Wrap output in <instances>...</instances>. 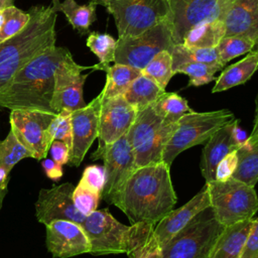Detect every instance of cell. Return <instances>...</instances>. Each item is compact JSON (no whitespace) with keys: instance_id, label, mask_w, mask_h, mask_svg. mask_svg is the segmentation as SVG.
Segmentation results:
<instances>
[{"instance_id":"obj_1","label":"cell","mask_w":258,"mask_h":258,"mask_svg":"<svg viewBox=\"0 0 258 258\" xmlns=\"http://www.w3.org/2000/svg\"><path fill=\"white\" fill-rule=\"evenodd\" d=\"M72 53L53 46L24 64L0 90V108L52 112L54 76L61 62Z\"/></svg>"},{"instance_id":"obj_2","label":"cell","mask_w":258,"mask_h":258,"mask_svg":"<svg viewBox=\"0 0 258 258\" xmlns=\"http://www.w3.org/2000/svg\"><path fill=\"white\" fill-rule=\"evenodd\" d=\"M177 201L170 167L163 161L135 169L123 190L120 210L131 224L156 225Z\"/></svg>"},{"instance_id":"obj_3","label":"cell","mask_w":258,"mask_h":258,"mask_svg":"<svg viewBox=\"0 0 258 258\" xmlns=\"http://www.w3.org/2000/svg\"><path fill=\"white\" fill-rule=\"evenodd\" d=\"M30 19L16 35L0 42V90L37 54L55 46L56 12L51 6H33Z\"/></svg>"},{"instance_id":"obj_4","label":"cell","mask_w":258,"mask_h":258,"mask_svg":"<svg viewBox=\"0 0 258 258\" xmlns=\"http://www.w3.org/2000/svg\"><path fill=\"white\" fill-rule=\"evenodd\" d=\"M151 224L126 226L117 221L107 209L96 210L86 216L82 227L90 242V254H128Z\"/></svg>"},{"instance_id":"obj_5","label":"cell","mask_w":258,"mask_h":258,"mask_svg":"<svg viewBox=\"0 0 258 258\" xmlns=\"http://www.w3.org/2000/svg\"><path fill=\"white\" fill-rule=\"evenodd\" d=\"M176 123L164 120L153 105L137 112L127 133L136 168L162 161L164 148L175 130Z\"/></svg>"},{"instance_id":"obj_6","label":"cell","mask_w":258,"mask_h":258,"mask_svg":"<svg viewBox=\"0 0 258 258\" xmlns=\"http://www.w3.org/2000/svg\"><path fill=\"white\" fill-rule=\"evenodd\" d=\"M210 207L218 222L224 227L254 219L258 211V196L255 186L231 176L225 180L206 182Z\"/></svg>"},{"instance_id":"obj_7","label":"cell","mask_w":258,"mask_h":258,"mask_svg":"<svg viewBox=\"0 0 258 258\" xmlns=\"http://www.w3.org/2000/svg\"><path fill=\"white\" fill-rule=\"evenodd\" d=\"M235 119L228 109L210 112H189L176 123L162 155V161L170 167L175 157L182 151L199 144L206 143L216 131Z\"/></svg>"},{"instance_id":"obj_8","label":"cell","mask_w":258,"mask_h":258,"mask_svg":"<svg viewBox=\"0 0 258 258\" xmlns=\"http://www.w3.org/2000/svg\"><path fill=\"white\" fill-rule=\"evenodd\" d=\"M223 229L209 207L161 247L162 258H209Z\"/></svg>"},{"instance_id":"obj_9","label":"cell","mask_w":258,"mask_h":258,"mask_svg":"<svg viewBox=\"0 0 258 258\" xmlns=\"http://www.w3.org/2000/svg\"><path fill=\"white\" fill-rule=\"evenodd\" d=\"M104 6L114 17L118 38L133 37L168 20L165 0H90Z\"/></svg>"},{"instance_id":"obj_10","label":"cell","mask_w":258,"mask_h":258,"mask_svg":"<svg viewBox=\"0 0 258 258\" xmlns=\"http://www.w3.org/2000/svg\"><path fill=\"white\" fill-rule=\"evenodd\" d=\"M173 44L168 22L163 21L139 35L118 38L114 62L141 71L158 52L170 50Z\"/></svg>"},{"instance_id":"obj_11","label":"cell","mask_w":258,"mask_h":258,"mask_svg":"<svg viewBox=\"0 0 258 258\" xmlns=\"http://www.w3.org/2000/svg\"><path fill=\"white\" fill-rule=\"evenodd\" d=\"M104 161L105 185L102 199L115 207H121L126 182L136 169L135 157L127 134L107 146L99 156Z\"/></svg>"},{"instance_id":"obj_12","label":"cell","mask_w":258,"mask_h":258,"mask_svg":"<svg viewBox=\"0 0 258 258\" xmlns=\"http://www.w3.org/2000/svg\"><path fill=\"white\" fill-rule=\"evenodd\" d=\"M55 115L56 113L39 110H11L10 112L11 131L36 160L47 156L52 142L48 128Z\"/></svg>"},{"instance_id":"obj_13","label":"cell","mask_w":258,"mask_h":258,"mask_svg":"<svg viewBox=\"0 0 258 258\" xmlns=\"http://www.w3.org/2000/svg\"><path fill=\"white\" fill-rule=\"evenodd\" d=\"M88 69L96 70V64L83 67L74 60L73 55L61 62L54 76V88L50 104L54 113L73 112L87 105L83 97V89L89 74L82 73Z\"/></svg>"},{"instance_id":"obj_14","label":"cell","mask_w":258,"mask_h":258,"mask_svg":"<svg viewBox=\"0 0 258 258\" xmlns=\"http://www.w3.org/2000/svg\"><path fill=\"white\" fill-rule=\"evenodd\" d=\"M137 112L123 96L102 99L99 118V145L91 155L93 160L99 159L100 154L107 146L128 133Z\"/></svg>"},{"instance_id":"obj_15","label":"cell","mask_w":258,"mask_h":258,"mask_svg":"<svg viewBox=\"0 0 258 258\" xmlns=\"http://www.w3.org/2000/svg\"><path fill=\"white\" fill-rule=\"evenodd\" d=\"M168 25L174 44L182 42L185 32L194 25L219 18L226 0H165Z\"/></svg>"},{"instance_id":"obj_16","label":"cell","mask_w":258,"mask_h":258,"mask_svg":"<svg viewBox=\"0 0 258 258\" xmlns=\"http://www.w3.org/2000/svg\"><path fill=\"white\" fill-rule=\"evenodd\" d=\"M102 98L100 94L85 107L71 113L72 147L69 163L79 166L99 135V118Z\"/></svg>"},{"instance_id":"obj_17","label":"cell","mask_w":258,"mask_h":258,"mask_svg":"<svg viewBox=\"0 0 258 258\" xmlns=\"http://www.w3.org/2000/svg\"><path fill=\"white\" fill-rule=\"evenodd\" d=\"M74 189L75 185L72 182L40 189L35 203V215L38 222L46 225L55 220H68L82 225L86 216L74 205Z\"/></svg>"},{"instance_id":"obj_18","label":"cell","mask_w":258,"mask_h":258,"mask_svg":"<svg viewBox=\"0 0 258 258\" xmlns=\"http://www.w3.org/2000/svg\"><path fill=\"white\" fill-rule=\"evenodd\" d=\"M46 248L53 258H70L90 253L89 239L80 224L55 220L45 225Z\"/></svg>"},{"instance_id":"obj_19","label":"cell","mask_w":258,"mask_h":258,"mask_svg":"<svg viewBox=\"0 0 258 258\" xmlns=\"http://www.w3.org/2000/svg\"><path fill=\"white\" fill-rule=\"evenodd\" d=\"M219 19L224 23L225 36L258 39V0H226Z\"/></svg>"},{"instance_id":"obj_20","label":"cell","mask_w":258,"mask_h":258,"mask_svg":"<svg viewBox=\"0 0 258 258\" xmlns=\"http://www.w3.org/2000/svg\"><path fill=\"white\" fill-rule=\"evenodd\" d=\"M210 207V196L205 186L185 205L172 210L164 216L153 229L154 237L160 247L166 244L176 233L185 227L200 212Z\"/></svg>"},{"instance_id":"obj_21","label":"cell","mask_w":258,"mask_h":258,"mask_svg":"<svg viewBox=\"0 0 258 258\" xmlns=\"http://www.w3.org/2000/svg\"><path fill=\"white\" fill-rule=\"evenodd\" d=\"M239 123L238 119L227 123L214 133V135L206 142L203 149L200 168L206 182L215 179L216 167L218 163L229 153L237 150L240 145L236 142L233 131Z\"/></svg>"},{"instance_id":"obj_22","label":"cell","mask_w":258,"mask_h":258,"mask_svg":"<svg viewBox=\"0 0 258 258\" xmlns=\"http://www.w3.org/2000/svg\"><path fill=\"white\" fill-rule=\"evenodd\" d=\"M253 222L254 219H250L224 227L209 258H240Z\"/></svg>"},{"instance_id":"obj_23","label":"cell","mask_w":258,"mask_h":258,"mask_svg":"<svg viewBox=\"0 0 258 258\" xmlns=\"http://www.w3.org/2000/svg\"><path fill=\"white\" fill-rule=\"evenodd\" d=\"M258 70V52L251 50L241 60L229 66L217 78L212 93H219L243 85Z\"/></svg>"},{"instance_id":"obj_24","label":"cell","mask_w":258,"mask_h":258,"mask_svg":"<svg viewBox=\"0 0 258 258\" xmlns=\"http://www.w3.org/2000/svg\"><path fill=\"white\" fill-rule=\"evenodd\" d=\"M225 36V26L221 19H211L200 22L189 28L181 44L189 48H214L217 47Z\"/></svg>"},{"instance_id":"obj_25","label":"cell","mask_w":258,"mask_h":258,"mask_svg":"<svg viewBox=\"0 0 258 258\" xmlns=\"http://www.w3.org/2000/svg\"><path fill=\"white\" fill-rule=\"evenodd\" d=\"M164 93L165 90L141 74L130 84L123 97L137 111H140L153 105Z\"/></svg>"},{"instance_id":"obj_26","label":"cell","mask_w":258,"mask_h":258,"mask_svg":"<svg viewBox=\"0 0 258 258\" xmlns=\"http://www.w3.org/2000/svg\"><path fill=\"white\" fill-rule=\"evenodd\" d=\"M106 83L100 95L102 99L123 96L130 84L141 75V71L132 67L115 63L106 70Z\"/></svg>"},{"instance_id":"obj_27","label":"cell","mask_w":258,"mask_h":258,"mask_svg":"<svg viewBox=\"0 0 258 258\" xmlns=\"http://www.w3.org/2000/svg\"><path fill=\"white\" fill-rule=\"evenodd\" d=\"M96 6L92 2L79 5L75 0H64L57 6L56 12L61 11L73 28L81 35H85L96 20Z\"/></svg>"},{"instance_id":"obj_28","label":"cell","mask_w":258,"mask_h":258,"mask_svg":"<svg viewBox=\"0 0 258 258\" xmlns=\"http://www.w3.org/2000/svg\"><path fill=\"white\" fill-rule=\"evenodd\" d=\"M238 165L233 177L255 186L258 181V142L245 143L237 149Z\"/></svg>"},{"instance_id":"obj_29","label":"cell","mask_w":258,"mask_h":258,"mask_svg":"<svg viewBox=\"0 0 258 258\" xmlns=\"http://www.w3.org/2000/svg\"><path fill=\"white\" fill-rule=\"evenodd\" d=\"M172 57V69L185 62H204L208 64L218 66L222 69L223 64L219 57L218 48H189L183 46L181 43L173 44L169 50ZM175 74V73H174Z\"/></svg>"},{"instance_id":"obj_30","label":"cell","mask_w":258,"mask_h":258,"mask_svg":"<svg viewBox=\"0 0 258 258\" xmlns=\"http://www.w3.org/2000/svg\"><path fill=\"white\" fill-rule=\"evenodd\" d=\"M117 40L108 33L91 32L87 38V46L99 58L96 70L105 71L111 62H114Z\"/></svg>"},{"instance_id":"obj_31","label":"cell","mask_w":258,"mask_h":258,"mask_svg":"<svg viewBox=\"0 0 258 258\" xmlns=\"http://www.w3.org/2000/svg\"><path fill=\"white\" fill-rule=\"evenodd\" d=\"M141 74L148 77L161 89L165 90L170 79L175 75L172 69V57L169 50L158 52L148 64L141 70Z\"/></svg>"},{"instance_id":"obj_32","label":"cell","mask_w":258,"mask_h":258,"mask_svg":"<svg viewBox=\"0 0 258 258\" xmlns=\"http://www.w3.org/2000/svg\"><path fill=\"white\" fill-rule=\"evenodd\" d=\"M153 106L164 120L171 123H176L184 114L192 112L187 101L176 93L165 92Z\"/></svg>"},{"instance_id":"obj_33","label":"cell","mask_w":258,"mask_h":258,"mask_svg":"<svg viewBox=\"0 0 258 258\" xmlns=\"http://www.w3.org/2000/svg\"><path fill=\"white\" fill-rule=\"evenodd\" d=\"M28 157H31L30 153L10 130L6 138L0 141V166L11 171L20 160Z\"/></svg>"},{"instance_id":"obj_34","label":"cell","mask_w":258,"mask_h":258,"mask_svg":"<svg viewBox=\"0 0 258 258\" xmlns=\"http://www.w3.org/2000/svg\"><path fill=\"white\" fill-rule=\"evenodd\" d=\"M254 44L255 41L245 36H224L217 46L221 62L226 64L231 59L250 52L253 50Z\"/></svg>"},{"instance_id":"obj_35","label":"cell","mask_w":258,"mask_h":258,"mask_svg":"<svg viewBox=\"0 0 258 258\" xmlns=\"http://www.w3.org/2000/svg\"><path fill=\"white\" fill-rule=\"evenodd\" d=\"M218 66L204 62H185L174 69L175 74H184L189 78L188 86L200 87L215 80V73L221 71Z\"/></svg>"},{"instance_id":"obj_36","label":"cell","mask_w":258,"mask_h":258,"mask_svg":"<svg viewBox=\"0 0 258 258\" xmlns=\"http://www.w3.org/2000/svg\"><path fill=\"white\" fill-rule=\"evenodd\" d=\"M4 23L0 30V42L16 35L28 23L30 19L29 12H24L13 6L3 9Z\"/></svg>"},{"instance_id":"obj_37","label":"cell","mask_w":258,"mask_h":258,"mask_svg":"<svg viewBox=\"0 0 258 258\" xmlns=\"http://www.w3.org/2000/svg\"><path fill=\"white\" fill-rule=\"evenodd\" d=\"M154 226L150 225L135 247L127 254L129 258H162L161 247L153 234Z\"/></svg>"},{"instance_id":"obj_38","label":"cell","mask_w":258,"mask_h":258,"mask_svg":"<svg viewBox=\"0 0 258 258\" xmlns=\"http://www.w3.org/2000/svg\"><path fill=\"white\" fill-rule=\"evenodd\" d=\"M101 198L100 194L89 189L81 183H78L73 191L74 205L84 216H89L97 210Z\"/></svg>"},{"instance_id":"obj_39","label":"cell","mask_w":258,"mask_h":258,"mask_svg":"<svg viewBox=\"0 0 258 258\" xmlns=\"http://www.w3.org/2000/svg\"><path fill=\"white\" fill-rule=\"evenodd\" d=\"M70 111H61L51 121L48 134L51 141H62L72 147V123Z\"/></svg>"},{"instance_id":"obj_40","label":"cell","mask_w":258,"mask_h":258,"mask_svg":"<svg viewBox=\"0 0 258 258\" xmlns=\"http://www.w3.org/2000/svg\"><path fill=\"white\" fill-rule=\"evenodd\" d=\"M79 183L102 196L105 185V170L100 165H89L84 169Z\"/></svg>"},{"instance_id":"obj_41","label":"cell","mask_w":258,"mask_h":258,"mask_svg":"<svg viewBox=\"0 0 258 258\" xmlns=\"http://www.w3.org/2000/svg\"><path fill=\"white\" fill-rule=\"evenodd\" d=\"M238 165V154L237 150L226 155L217 165L215 179L225 180L233 176Z\"/></svg>"},{"instance_id":"obj_42","label":"cell","mask_w":258,"mask_h":258,"mask_svg":"<svg viewBox=\"0 0 258 258\" xmlns=\"http://www.w3.org/2000/svg\"><path fill=\"white\" fill-rule=\"evenodd\" d=\"M240 258H258V218L254 219Z\"/></svg>"},{"instance_id":"obj_43","label":"cell","mask_w":258,"mask_h":258,"mask_svg":"<svg viewBox=\"0 0 258 258\" xmlns=\"http://www.w3.org/2000/svg\"><path fill=\"white\" fill-rule=\"evenodd\" d=\"M49 153L51 159H53L60 165H64L66 163H69L71 147L62 141L54 140L50 144Z\"/></svg>"},{"instance_id":"obj_44","label":"cell","mask_w":258,"mask_h":258,"mask_svg":"<svg viewBox=\"0 0 258 258\" xmlns=\"http://www.w3.org/2000/svg\"><path fill=\"white\" fill-rule=\"evenodd\" d=\"M46 176L52 180H58L62 176V165L51 158H44L41 162Z\"/></svg>"},{"instance_id":"obj_45","label":"cell","mask_w":258,"mask_h":258,"mask_svg":"<svg viewBox=\"0 0 258 258\" xmlns=\"http://www.w3.org/2000/svg\"><path fill=\"white\" fill-rule=\"evenodd\" d=\"M9 173H10V170L6 169L5 167L0 166V210L2 208L3 200L8 191Z\"/></svg>"},{"instance_id":"obj_46","label":"cell","mask_w":258,"mask_h":258,"mask_svg":"<svg viewBox=\"0 0 258 258\" xmlns=\"http://www.w3.org/2000/svg\"><path fill=\"white\" fill-rule=\"evenodd\" d=\"M258 142V94L255 99V114H254V121H253V128L248 136L246 143L254 144Z\"/></svg>"},{"instance_id":"obj_47","label":"cell","mask_w":258,"mask_h":258,"mask_svg":"<svg viewBox=\"0 0 258 258\" xmlns=\"http://www.w3.org/2000/svg\"><path fill=\"white\" fill-rule=\"evenodd\" d=\"M233 135H234V138L236 140V142L242 146L243 144L246 143L247 139H248V136L246 135V132L243 131L240 127H239V123L235 126L234 128V131H233Z\"/></svg>"},{"instance_id":"obj_48","label":"cell","mask_w":258,"mask_h":258,"mask_svg":"<svg viewBox=\"0 0 258 258\" xmlns=\"http://www.w3.org/2000/svg\"><path fill=\"white\" fill-rule=\"evenodd\" d=\"M13 5V0H0V9H4Z\"/></svg>"},{"instance_id":"obj_49","label":"cell","mask_w":258,"mask_h":258,"mask_svg":"<svg viewBox=\"0 0 258 258\" xmlns=\"http://www.w3.org/2000/svg\"><path fill=\"white\" fill-rule=\"evenodd\" d=\"M3 23H4V12H3V9H0V30L3 26Z\"/></svg>"},{"instance_id":"obj_50","label":"cell","mask_w":258,"mask_h":258,"mask_svg":"<svg viewBox=\"0 0 258 258\" xmlns=\"http://www.w3.org/2000/svg\"><path fill=\"white\" fill-rule=\"evenodd\" d=\"M59 3H60L59 0H52V6H51V7H52V9H53L55 12H56V8H57V6L59 5Z\"/></svg>"},{"instance_id":"obj_51","label":"cell","mask_w":258,"mask_h":258,"mask_svg":"<svg viewBox=\"0 0 258 258\" xmlns=\"http://www.w3.org/2000/svg\"><path fill=\"white\" fill-rule=\"evenodd\" d=\"M253 50H255V51H257V52H258V39L256 40V42H255V44H254Z\"/></svg>"}]
</instances>
